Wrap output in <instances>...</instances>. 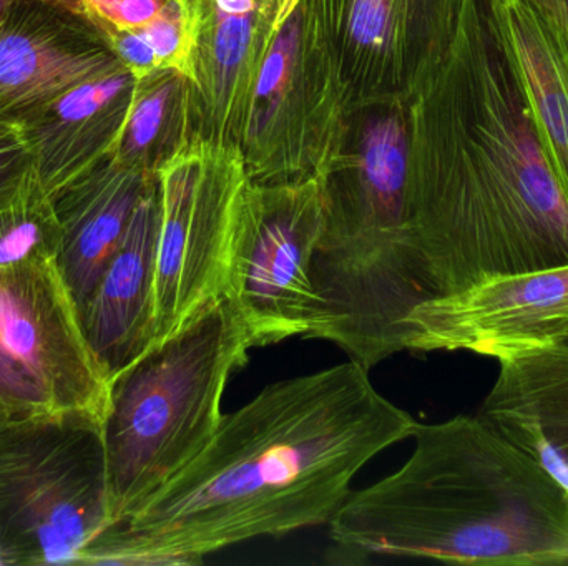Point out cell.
Masks as SVG:
<instances>
[{"mask_svg":"<svg viewBox=\"0 0 568 566\" xmlns=\"http://www.w3.org/2000/svg\"><path fill=\"white\" fill-rule=\"evenodd\" d=\"M416 428L356 361L270 384L223 414L209 445L77 565H195L230 545L329 525L357 472Z\"/></svg>","mask_w":568,"mask_h":566,"instance_id":"obj_1","label":"cell"},{"mask_svg":"<svg viewBox=\"0 0 568 566\" xmlns=\"http://www.w3.org/2000/svg\"><path fill=\"white\" fill-rule=\"evenodd\" d=\"M414 243L433 299L568 265V198L484 0H466L440 69L409 103Z\"/></svg>","mask_w":568,"mask_h":566,"instance_id":"obj_2","label":"cell"},{"mask_svg":"<svg viewBox=\"0 0 568 566\" xmlns=\"http://www.w3.org/2000/svg\"><path fill=\"white\" fill-rule=\"evenodd\" d=\"M406 464L351 492L331 522L349 555L568 565V494L480 415L419 424Z\"/></svg>","mask_w":568,"mask_h":566,"instance_id":"obj_3","label":"cell"},{"mask_svg":"<svg viewBox=\"0 0 568 566\" xmlns=\"http://www.w3.org/2000/svg\"><path fill=\"white\" fill-rule=\"evenodd\" d=\"M321 178L323 225L311 276L316 311L304 338L343 349L369 371L409 351L410 322L430 301L409 203V105L353 110Z\"/></svg>","mask_w":568,"mask_h":566,"instance_id":"obj_4","label":"cell"},{"mask_svg":"<svg viewBox=\"0 0 568 566\" xmlns=\"http://www.w3.org/2000/svg\"><path fill=\"white\" fill-rule=\"evenodd\" d=\"M250 349L222 296L110 381L103 444L112 524L209 445L222 422L223 392L233 372L245 368Z\"/></svg>","mask_w":568,"mask_h":566,"instance_id":"obj_5","label":"cell"},{"mask_svg":"<svg viewBox=\"0 0 568 566\" xmlns=\"http://www.w3.org/2000/svg\"><path fill=\"white\" fill-rule=\"evenodd\" d=\"M110 524L102 415L70 409L0 425V565H77Z\"/></svg>","mask_w":568,"mask_h":566,"instance_id":"obj_6","label":"cell"},{"mask_svg":"<svg viewBox=\"0 0 568 566\" xmlns=\"http://www.w3.org/2000/svg\"><path fill=\"white\" fill-rule=\"evenodd\" d=\"M349 103L314 0H294L256 79L240 143L250 182L320 178L346 135Z\"/></svg>","mask_w":568,"mask_h":566,"instance_id":"obj_7","label":"cell"},{"mask_svg":"<svg viewBox=\"0 0 568 566\" xmlns=\"http://www.w3.org/2000/svg\"><path fill=\"white\" fill-rule=\"evenodd\" d=\"M248 183L239 148L203 140H193L160 168L153 346L225 295Z\"/></svg>","mask_w":568,"mask_h":566,"instance_id":"obj_8","label":"cell"},{"mask_svg":"<svg viewBox=\"0 0 568 566\" xmlns=\"http://www.w3.org/2000/svg\"><path fill=\"white\" fill-rule=\"evenodd\" d=\"M321 225V178L246 186L223 296L252 349L310 331L317 302L311 265Z\"/></svg>","mask_w":568,"mask_h":566,"instance_id":"obj_9","label":"cell"},{"mask_svg":"<svg viewBox=\"0 0 568 566\" xmlns=\"http://www.w3.org/2000/svg\"><path fill=\"white\" fill-rule=\"evenodd\" d=\"M466 0H314L334 52L349 112L409 105L436 75Z\"/></svg>","mask_w":568,"mask_h":566,"instance_id":"obj_10","label":"cell"},{"mask_svg":"<svg viewBox=\"0 0 568 566\" xmlns=\"http://www.w3.org/2000/svg\"><path fill=\"white\" fill-rule=\"evenodd\" d=\"M0 339L55 411L105 415L110 381L87 344L57 256L0 266Z\"/></svg>","mask_w":568,"mask_h":566,"instance_id":"obj_11","label":"cell"},{"mask_svg":"<svg viewBox=\"0 0 568 566\" xmlns=\"http://www.w3.org/2000/svg\"><path fill=\"white\" fill-rule=\"evenodd\" d=\"M568 339V265L496 276L433 299L410 322L409 351H469L497 361Z\"/></svg>","mask_w":568,"mask_h":566,"instance_id":"obj_12","label":"cell"},{"mask_svg":"<svg viewBox=\"0 0 568 566\" xmlns=\"http://www.w3.org/2000/svg\"><path fill=\"white\" fill-rule=\"evenodd\" d=\"M294 0H190L193 140L240 148L256 79Z\"/></svg>","mask_w":568,"mask_h":566,"instance_id":"obj_13","label":"cell"},{"mask_svg":"<svg viewBox=\"0 0 568 566\" xmlns=\"http://www.w3.org/2000/svg\"><path fill=\"white\" fill-rule=\"evenodd\" d=\"M122 65L77 0H13L0 20V113L19 120Z\"/></svg>","mask_w":568,"mask_h":566,"instance_id":"obj_14","label":"cell"},{"mask_svg":"<svg viewBox=\"0 0 568 566\" xmlns=\"http://www.w3.org/2000/svg\"><path fill=\"white\" fill-rule=\"evenodd\" d=\"M159 178L136 205L102 278L79 309L90 351L109 381L142 358L155 339Z\"/></svg>","mask_w":568,"mask_h":566,"instance_id":"obj_15","label":"cell"},{"mask_svg":"<svg viewBox=\"0 0 568 566\" xmlns=\"http://www.w3.org/2000/svg\"><path fill=\"white\" fill-rule=\"evenodd\" d=\"M529 113L568 198V12L564 0H484Z\"/></svg>","mask_w":568,"mask_h":566,"instance_id":"obj_16","label":"cell"},{"mask_svg":"<svg viewBox=\"0 0 568 566\" xmlns=\"http://www.w3.org/2000/svg\"><path fill=\"white\" fill-rule=\"evenodd\" d=\"M135 82L122 65L20 116L33 168L52 198L115 153Z\"/></svg>","mask_w":568,"mask_h":566,"instance_id":"obj_17","label":"cell"},{"mask_svg":"<svg viewBox=\"0 0 568 566\" xmlns=\"http://www.w3.org/2000/svg\"><path fill=\"white\" fill-rule=\"evenodd\" d=\"M156 178L112 155L53 196L60 223L59 266L77 308L102 278L136 205Z\"/></svg>","mask_w":568,"mask_h":566,"instance_id":"obj_18","label":"cell"},{"mask_svg":"<svg viewBox=\"0 0 568 566\" xmlns=\"http://www.w3.org/2000/svg\"><path fill=\"white\" fill-rule=\"evenodd\" d=\"M499 366L480 418L568 494V342L503 359Z\"/></svg>","mask_w":568,"mask_h":566,"instance_id":"obj_19","label":"cell"},{"mask_svg":"<svg viewBox=\"0 0 568 566\" xmlns=\"http://www.w3.org/2000/svg\"><path fill=\"white\" fill-rule=\"evenodd\" d=\"M192 142L189 76L176 69H159L136 80L113 156L159 175L160 168Z\"/></svg>","mask_w":568,"mask_h":566,"instance_id":"obj_20","label":"cell"},{"mask_svg":"<svg viewBox=\"0 0 568 566\" xmlns=\"http://www.w3.org/2000/svg\"><path fill=\"white\" fill-rule=\"evenodd\" d=\"M110 45L135 80L159 69L190 75L193 52L190 0H165L153 19L132 29L105 27Z\"/></svg>","mask_w":568,"mask_h":566,"instance_id":"obj_21","label":"cell"},{"mask_svg":"<svg viewBox=\"0 0 568 566\" xmlns=\"http://www.w3.org/2000/svg\"><path fill=\"white\" fill-rule=\"evenodd\" d=\"M59 248L55 205L33 168L16 192L0 199V266L37 256L59 258Z\"/></svg>","mask_w":568,"mask_h":566,"instance_id":"obj_22","label":"cell"},{"mask_svg":"<svg viewBox=\"0 0 568 566\" xmlns=\"http://www.w3.org/2000/svg\"><path fill=\"white\" fill-rule=\"evenodd\" d=\"M0 399L13 418L55 411L45 392L27 374L0 339Z\"/></svg>","mask_w":568,"mask_h":566,"instance_id":"obj_23","label":"cell"},{"mask_svg":"<svg viewBox=\"0 0 568 566\" xmlns=\"http://www.w3.org/2000/svg\"><path fill=\"white\" fill-rule=\"evenodd\" d=\"M32 169V150L22 123L0 113V199L16 192Z\"/></svg>","mask_w":568,"mask_h":566,"instance_id":"obj_24","label":"cell"},{"mask_svg":"<svg viewBox=\"0 0 568 566\" xmlns=\"http://www.w3.org/2000/svg\"><path fill=\"white\" fill-rule=\"evenodd\" d=\"M110 29H132L156 16L165 0H77Z\"/></svg>","mask_w":568,"mask_h":566,"instance_id":"obj_25","label":"cell"},{"mask_svg":"<svg viewBox=\"0 0 568 566\" xmlns=\"http://www.w3.org/2000/svg\"><path fill=\"white\" fill-rule=\"evenodd\" d=\"M13 414L12 411H10L9 405L6 404V402L0 399V425L6 424L9 419H12Z\"/></svg>","mask_w":568,"mask_h":566,"instance_id":"obj_26","label":"cell"},{"mask_svg":"<svg viewBox=\"0 0 568 566\" xmlns=\"http://www.w3.org/2000/svg\"><path fill=\"white\" fill-rule=\"evenodd\" d=\"M13 0H0V20H2L3 13L7 12Z\"/></svg>","mask_w":568,"mask_h":566,"instance_id":"obj_27","label":"cell"},{"mask_svg":"<svg viewBox=\"0 0 568 566\" xmlns=\"http://www.w3.org/2000/svg\"><path fill=\"white\" fill-rule=\"evenodd\" d=\"M564 2H566L567 12H568V0H564Z\"/></svg>","mask_w":568,"mask_h":566,"instance_id":"obj_28","label":"cell"},{"mask_svg":"<svg viewBox=\"0 0 568 566\" xmlns=\"http://www.w3.org/2000/svg\"><path fill=\"white\" fill-rule=\"evenodd\" d=\"M566 342H568V339H567V341H566Z\"/></svg>","mask_w":568,"mask_h":566,"instance_id":"obj_29","label":"cell"}]
</instances>
